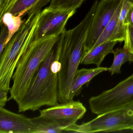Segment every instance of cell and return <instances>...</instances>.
I'll list each match as a JSON object with an SVG mask.
<instances>
[{"mask_svg":"<svg viewBox=\"0 0 133 133\" xmlns=\"http://www.w3.org/2000/svg\"><path fill=\"white\" fill-rule=\"evenodd\" d=\"M112 54L114 56L113 61L108 69L112 75L121 73V66L124 63L128 62L133 63V54L123 47L114 50Z\"/></svg>","mask_w":133,"mask_h":133,"instance_id":"cell-16","label":"cell"},{"mask_svg":"<svg viewBox=\"0 0 133 133\" xmlns=\"http://www.w3.org/2000/svg\"><path fill=\"white\" fill-rule=\"evenodd\" d=\"M41 11L28 15L0 56V89L10 90L11 80L18 61L32 42Z\"/></svg>","mask_w":133,"mask_h":133,"instance_id":"cell-4","label":"cell"},{"mask_svg":"<svg viewBox=\"0 0 133 133\" xmlns=\"http://www.w3.org/2000/svg\"><path fill=\"white\" fill-rule=\"evenodd\" d=\"M124 1V0H121L119 5L118 6L116 12L98 39L92 49L105 42L109 41L116 26Z\"/></svg>","mask_w":133,"mask_h":133,"instance_id":"cell-18","label":"cell"},{"mask_svg":"<svg viewBox=\"0 0 133 133\" xmlns=\"http://www.w3.org/2000/svg\"><path fill=\"white\" fill-rule=\"evenodd\" d=\"M22 17L21 15H15L9 12H6L0 19V25L4 24L8 29L7 43L22 25L24 21L22 20Z\"/></svg>","mask_w":133,"mask_h":133,"instance_id":"cell-17","label":"cell"},{"mask_svg":"<svg viewBox=\"0 0 133 133\" xmlns=\"http://www.w3.org/2000/svg\"><path fill=\"white\" fill-rule=\"evenodd\" d=\"M122 108H123L130 114L133 115V102Z\"/></svg>","mask_w":133,"mask_h":133,"instance_id":"cell-25","label":"cell"},{"mask_svg":"<svg viewBox=\"0 0 133 133\" xmlns=\"http://www.w3.org/2000/svg\"><path fill=\"white\" fill-rule=\"evenodd\" d=\"M75 10H54L46 8L41 11L32 42L44 37L61 35Z\"/></svg>","mask_w":133,"mask_h":133,"instance_id":"cell-7","label":"cell"},{"mask_svg":"<svg viewBox=\"0 0 133 133\" xmlns=\"http://www.w3.org/2000/svg\"><path fill=\"white\" fill-rule=\"evenodd\" d=\"M121 0H100L89 29L87 52L91 50L116 12Z\"/></svg>","mask_w":133,"mask_h":133,"instance_id":"cell-8","label":"cell"},{"mask_svg":"<svg viewBox=\"0 0 133 133\" xmlns=\"http://www.w3.org/2000/svg\"><path fill=\"white\" fill-rule=\"evenodd\" d=\"M60 35L44 37L32 42L17 64L12 79L8 100L17 102L27 91L43 61L56 45Z\"/></svg>","mask_w":133,"mask_h":133,"instance_id":"cell-3","label":"cell"},{"mask_svg":"<svg viewBox=\"0 0 133 133\" xmlns=\"http://www.w3.org/2000/svg\"><path fill=\"white\" fill-rule=\"evenodd\" d=\"M133 3V0H124L116 26L109 41L118 43L124 42L125 36L124 21L128 10Z\"/></svg>","mask_w":133,"mask_h":133,"instance_id":"cell-15","label":"cell"},{"mask_svg":"<svg viewBox=\"0 0 133 133\" xmlns=\"http://www.w3.org/2000/svg\"><path fill=\"white\" fill-rule=\"evenodd\" d=\"M133 130V115L123 108L98 115L95 119L81 124H73L64 132L90 133Z\"/></svg>","mask_w":133,"mask_h":133,"instance_id":"cell-5","label":"cell"},{"mask_svg":"<svg viewBox=\"0 0 133 133\" xmlns=\"http://www.w3.org/2000/svg\"><path fill=\"white\" fill-rule=\"evenodd\" d=\"M108 68L97 67L92 69L82 68L78 70L74 75L69 95V101L73 100L75 96L80 94L84 85L88 83L96 75L108 71Z\"/></svg>","mask_w":133,"mask_h":133,"instance_id":"cell-12","label":"cell"},{"mask_svg":"<svg viewBox=\"0 0 133 133\" xmlns=\"http://www.w3.org/2000/svg\"><path fill=\"white\" fill-rule=\"evenodd\" d=\"M60 69L59 54L54 48L41 64L24 95L17 102L19 112L35 111L43 106L59 104L58 74Z\"/></svg>","mask_w":133,"mask_h":133,"instance_id":"cell-2","label":"cell"},{"mask_svg":"<svg viewBox=\"0 0 133 133\" xmlns=\"http://www.w3.org/2000/svg\"><path fill=\"white\" fill-rule=\"evenodd\" d=\"M51 0H11L5 12L15 15H29L41 10L42 8L50 3Z\"/></svg>","mask_w":133,"mask_h":133,"instance_id":"cell-13","label":"cell"},{"mask_svg":"<svg viewBox=\"0 0 133 133\" xmlns=\"http://www.w3.org/2000/svg\"><path fill=\"white\" fill-rule=\"evenodd\" d=\"M117 43L107 41L88 51L83 57L81 64H94L99 67L106 56L109 54H112L114 48Z\"/></svg>","mask_w":133,"mask_h":133,"instance_id":"cell-14","label":"cell"},{"mask_svg":"<svg viewBox=\"0 0 133 133\" xmlns=\"http://www.w3.org/2000/svg\"><path fill=\"white\" fill-rule=\"evenodd\" d=\"M36 128L35 133H59L75 124L77 121L72 119H55L40 116L31 118Z\"/></svg>","mask_w":133,"mask_h":133,"instance_id":"cell-11","label":"cell"},{"mask_svg":"<svg viewBox=\"0 0 133 133\" xmlns=\"http://www.w3.org/2000/svg\"><path fill=\"white\" fill-rule=\"evenodd\" d=\"M129 24L133 27V3L131 5L124 22V25Z\"/></svg>","mask_w":133,"mask_h":133,"instance_id":"cell-23","label":"cell"},{"mask_svg":"<svg viewBox=\"0 0 133 133\" xmlns=\"http://www.w3.org/2000/svg\"><path fill=\"white\" fill-rule=\"evenodd\" d=\"M11 0H0V19L2 18L5 10Z\"/></svg>","mask_w":133,"mask_h":133,"instance_id":"cell-24","label":"cell"},{"mask_svg":"<svg viewBox=\"0 0 133 133\" xmlns=\"http://www.w3.org/2000/svg\"><path fill=\"white\" fill-rule=\"evenodd\" d=\"M98 1H94L84 19L72 29L65 30L56 44L61 69L58 74V101L69 102V95L74 75L87 52L86 42L89 29Z\"/></svg>","mask_w":133,"mask_h":133,"instance_id":"cell-1","label":"cell"},{"mask_svg":"<svg viewBox=\"0 0 133 133\" xmlns=\"http://www.w3.org/2000/svg\"><path fill=\"white\" fill-rule=\"evenodd\" d=\"M133 102V74L111 89L92 96L89 101L92 113L97 115L122 108Z\"/></svg>","mask_w":133,"mask_h":133,"instance_id":"cell-6","label":"cell"},{"mask_svg":"<svg viewBox=\"0 0 133 133\" xmlns=\"http://www.w3.org/2000/svg\"><path fill=\"white\" fill-rule=\"evenodd\" d=\"M125 36L123 48L133 54V27L129 24L124 25Z\"/></svg>","mask_w":133,"mask_h":133,"instance_id":"cell-20","label":"cell"},{"mask_svg":"<svg viewBox=\"0 0 133 133\" xmlns=\"http://www.w3.org/2000/svg\"><path fill=\"white\" fill-rule=\"evenodd\" d=\"M86 112V108L82 103L73 100L40 110V115L52 119L78 121L83 117Z\"/></svg>","mask_w":133,"mask_h":133,"instance_id":"cell-10","label":"cell"},{"mask_svg":"<svg viewBox=\"0 0 133 133\" xmlns=\"http://www.w3.org/2000/svg\"><path fill=\"white\" fill-rule=\"evenodd\" d=\"M1 35H0V56L2 54L6 45L7 44L8 37V30L5 25H1Z\"/></svg>","mask_w":133,"mask_h":133,"instance_id":"cell-21","label":"cell"},{"mask_svg":"<svg viewBox=\"0 0 133 133\" xmlns=\"http://www.w3.org/2000/svg\"><path fill=\"white\" fill-rule=\"evenodd\" d=\"M8 91L0 89V107H4L8 99Z\"/></svg>","mask_w":133,"mask_h":133,"instance_id":"cell-22","label":"cell"},{"mask_svg":"<svg viewBox=\"0 0 133 133\" xmlns=\"http://www.w3.org/2000/svg\"><path fill=\"white\" fill-rule=\"evenodd\" d=\"M31 118L0 107V133H35Z\"/></svg>","mask_w":133,"mask_h":133,"instance_id":"cell-9","label":"cell"},{"mask_svg":"<svg viewBox=\"0 0 133 133\" xmlns=\"http://www.w3.org/2000/svg\"><path fill=\"white\" fill-rule=\"evenodd\" d=\"M85 0H51L49 6L54 10H75L80 8Z\"/></svg>","mask_w":133,"mask_h":133,"instance_id":"cell-19","label":"cell"}]
</instances>
